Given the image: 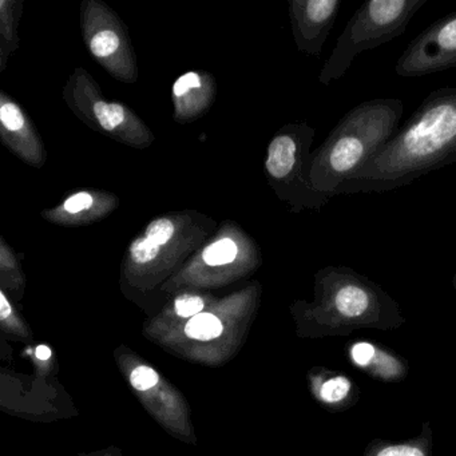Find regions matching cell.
Wrapping results in <instances>:
<instances>
[{
	"instance_id": "cell-15",
	"label": "cell",
	"mask_w": 456,
	"mask_h": 456,
	"mask_svg": "<svg viewBox=\"0 0 456 456\" xmlns=\"http://www.w3.org/2000/svg\"><path fill=\"white\" fill-rule=\"evenodd\" d=\"M93 110H94L95 118L98 119L101 126L109 132H113L126 121L127 111L119 103L98 101Z\"/></svg>"
},
{
	"instance_id": "cell-14",
	"label": "cell",
	"mask_w": 456,
	"mask_h": 456,
	"mask_svg": "<svg viewBox=\"0 0 456 456\" xmlns=\"http://www.w3.org/2000/svg\"><path fill=\"white\" fill-rule=\"evenodd\" d=\"M239 248L232 239H221L213 242L202 252V261L208 266H224L236 261Z\"/></svg>"
},
{
	"instance_id": "cell-21",
	"label": "cell",
	"mask_w": 456,
	"mask_h": 456,
	"mask_svg": "<svg viewBox=\"0 0 456 456\" xmlns=\"http://www.w3.org/2000/svg\"><path fill=\"white\" fill-rule=\"evenodd\" d=\"M200 87H201V78H200L199 74L188 73L177 79L175 86H173V94L177 100H183L189 93L194 92Z\"/></svg>"
},
{
	"instance_id": "cell-24",
	"label": "cell",
	"mask_w": 456,
	"mask_h": 456,
	"mask_svg": "<svg viewBox=\"0 0 456 456\" xmlns=\"http://www.w3.org/2000/svg\"><path fill=\"white\" fill-rule=\"evenodd\" d=\"M100 456H121V455H119V452L118 453L105 452V453H103V455H100Z\"/></svg>"
},
{
	"instance_id": "cell-3",
	"label": "cell",
	"mask_w": 456,
	"mask_h": 456,
	"mask_svg": "<svg viewBox=\"0 0 456 456\" xmlns=\"http://www.w3.org/2000/svg\"><path fill=\"white\" fill-rule=\"evenodd\" d=\"M404 106L397 98H376L349 110L312 154L311 183L330 197L364 167L399 129Z\"/></svg>"
},
{
	"instance_id": "cell-23",
	"label": "cell",
	"mask_w": 456,
	"mask_h": 456,
	"mask_svg": "<svg viewBox=\"0 0 456 456\" xmlns=\"http://www.w3.org/2000/svg\"><path fill=\"white\" fill-rule=\"evenodd\" d=\"M36 356L39 362H49L53 356L52 349L47 346H38L36 349Z\"/></svg>"
},
{
	"instance_id": "cell-12",
	"label": "cell",
	"mask_w": 456,
	"mask_h": 456,
	"mask_svg": "<svg viewBox=\"0 0 456 456\" xmlns=\"http://www.w3.org/2000/svg\"><path fill=\"white\" fill-rule=\"evenodd\" d=\"M432 434L427 424L426 431L413 440L403 443H370L364 456H431Z\"/></svg>"
},
{
	"instance_id": "cell-22",
	"label": "cell",
	"mask_w": 456,
	"mask_h": 456,
	"mask_svg": "<svg viewBox=\"0 0 456 456\" xmlns=\"http://www.w3.org/2000/svg\"><path fill=\"white\" fill-rule=\"evenodd\" d=\"M94 199L92 194L87 191H79V193L73 194L66 200L63 204V210L69 215H77V213L85 212V210L92 208Z\"/></svg>"
},
{
	"instance_id": "cell-8",
	"label": "cell",
	"mask_w": 456,
	"mask_h": 456,
	"mask_svg": "<svg viewBox=\"0 0 456 456\" xmlns=\"http://www.w3.org/2000/svg\"><path fill=\"white\" fill-rule=\"evenodd\" d=\"M456 68V12L421 31L397 60L395 71L404 78L426 77Z\"/></svg>"
},
{
	"instance_id": "cell-17",
	"label": "cell",
	"mask_w": 456,
	"mask_h": 456,
	"mask_svg": "<svg viewBox=\"0 0 456 456\" xmlns=\"http://www.w3.org/2000/svg\"><path fill=\"white\" fill-rule=\"evenodd\" d=\"M119 37L114 31L102 30L95 34L90 41V50L98 60L111 57L119 49Z\"/></svg>"
},
{
	"instance_id": "cell-9",
	"label": "cell",
	"mask_w": 456,
	"mask_h": 456,
	"mask_svg": "<svg viewBox=\"0 0 456 456\" xmlns=\"http://www.w3.org/2000/svg\"><path fill=\"white\" fill-rule=\"evenodd\" d=\"M341 0H296L290 4L298 50L319 57L338 20Z\"/></svg>"
},
{
	"instance_id": "cell-5",
	"label": "cell",
	"mask_w": 456,
	"mask_h": 456,
	"mask_svg": "<svg viewBox=\"0 0 456 456\" xmlns=\"http://www.w3.org/2000/svg\"><path fill=\"white\" fill-rule=\"evenodd\" d=\"M427 0H370L346 23L330 60L320 71L319 81L328 86L343 78L357 55L403 36Z\"/></svg>"
},
{
	"instance_id": "cell-18",
	"label": "cell",
	"mask_w": 456,
	"mask_h": 456,
	"mask_svg": "<svg viewBox=\"0 0 456 456\" xmlns=\"http://www.w3.org/2000/svg\"><path fill=\"white\" fill-rule=\"evenodd\" d=\"M159 249L161 248L154 245L148 237H140L130 247V257L137 265H146V264L153 263L159 257Z\"/></svg>"
},
{
	"instance_id": "cell-2",
	"label": "cell",
	"mask_w": 456,
	"mask_h": 456,
	"mask_svg": "<svg viewBox=\"0 0 456 456\" xmlns=\"http://www.w3.org/2000/svg\"><path fill=\"white\" fill-rule=\"evenodd\" d=\"M314 279V303L296 306L305 335L344 336L360 328L388 330L404 324L399 304L351 266H325Z\"/></svg>"
},
{
	"instance_id": "cell-19",
	"label": "cell",
	"mask_w": 456,
	"mask_h": 456,
	"mask_svg": "<svg viewBox=\"0 0 456 456\" xmlns=\"http://www.w3.org/2000/svg\"><path fill=\"white\" fill-rule=\"evenodd\" d=\"M173 236H175V224L169 218H159V220L151 221L145 232V237H148L154 245L159 248L169 244Z\"/></svg>"
},
{
	"instance_id": "cell-13",
	"label": "cell",
	"mask_w": 456,
	"mask_h": 456,
	"mask_svg": "<svg viewBox=\"0 0 456 456\" xmlns=\"http://www.w3.org/2000/svg\"><path fill=\"white\" fill-rule=\"evenodd\" d=\"M208 308L207 298L194 293H183L175 298L173 306L159 314L148 327H164L175 322H185Z\"/></svg>"
},
{
	"instance_id": "cell-6",
	"label": "cell",
	"mask_w": 456,
	"mask_h": 456,
	"mask_svg": "<svg viewBox=\"0 0 456 456\" xmlns=\"http://www.w3.org/2000/svg\"><path fill=\"white\" fill-rule=\"evenodd\" d=\"M116 357L121 372L148 412L170 435L194 444L196 435L183 395L134 352L122 346L117 349Z\"/></svg>"
},
{
	"instance_id": "cell-4",
	"label": "cell",
	"mask_w": 456,
	"mask_h": 456,
	"mask_svg": "<svg viewBox=\"0 0 456 456\" xmlns=\"http://www.w3.org/2000/svg\"><path fill=\"white\" fill-rule=\"evenodd\" d=\"M255 308L248 296H234L185 322L146 327L145 335L183 359L220 365L239 351Z\"/></svg>"
},
{
	"instance_id": "cell-7",
	"label": "cell",
	"mask_w": 456,
	"mask_h": 456,
	"mask_svg": "<svg viewBox=\"0 0 456 456\" xmlns=\"http://www.w3.org/2000/svg\"><path fill=\"white\" fill-rule=\"evenodd\" d=\"M314 129L301 124L287 127L272 140L265 167L272 180L285 189V197L296 210L301 208L320 209L332 197L316 191L311 183V149Z\"/></svg>"
},
{
	"instance_id": "cell-1",
	"label": "cell",
	"mask_w": 456,
	"mask_h": 456,
	"mask_svg": "<svg viewBox=\"0 0 456 456\" xmlns=\"http://www.w3.org/2000/svg\"><path fill=\"white\" fill-rule=\"evenodd\" d=\"M456 164V87L432 92L338 194L386 193Z\"/></svg>"
},
{
	"instance_id": "cell-20",
	"label": "cell",
	"mask_w": 456,
	"mask_h": 456,
	"mask_svg": "<svg viewBox=\"0 0 456 456\" xmlns=\"http://www.w3.org/2000/svg\"><path fill=\"white\" fill-rule=\"evenodd\" d=\"M0 121L10 133L23 132L26 127V118L22 110L12 102H4L0 108Z\"/></svg>"
},
{
	"instance_id": "cell-11",
	"label": "cell",
	"mask_w": 456,
	"mask_h": 456,
	"mask_svg": "<svg viewBox=\"0 0 456 456\" xmlns=\"http://www.w3.org/2000/svg\"><path fill=\"white\" fill-rule=\"evenodd\" d=\"M309 387L314 399L330 411L351 407L359 395L352 379L324 368H314L309 373Z\"/></svg>"
},
{
	"instance_id": "cell-16",
	"label": "cell",
	"mask_w": 456,
	"mask_h": 456,
	"mask_svg": "<svg viewBox=\"0 0 456 456\" xmlns=\"http://www.w3.org/2000/svg\"><path fill=\"white\" fill-rule=\"evenodd\" d=\"M0 322H2V328L10 335L20 338H28L30 336V330L26 327L25 322L20 319L15 309L7 300L4 292L0 293Z\"/></svg>"
},
{
	"instance_id": "cell-10",
	"label": "cell",
	"mask_w": 456,
	"mask_h": 456,
	"mask_svg": "<svg viewBox=\"0 0 456 456\" xmlns=\"http://www.w3.org/2000/svg\"><path fill=\"white\" fill-rule=\"evenodd\" d=\"M352 364L381 381H402L408 367L402 357L368 341H354L348 346Z\"/></svg>"
},
{
	"instance_id": "cell-25",
	"label": "cell",
	"mask_w": 456,
	"mask_h": 456,
	"mask_svg": "<svg viewBox=\"0 0 456 456\" xmlns=\"http://www.w3.org/2000/svg\"><path fill=\"white\" fill-rule=\"evenodd\" d=\"M452 285H453V288H455V289H456V273L453 274V277H452Z\"/></svg>"
}]
</instances>
